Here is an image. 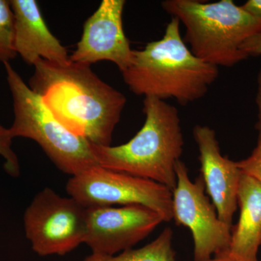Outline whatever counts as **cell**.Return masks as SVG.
Returning a JSON list of instances; mask_svg holds the SVG:
<instances>
[{"label":"cell","instance_id":"obj_1","mask_svg":"<svg viewBox=\"0 0 261 261\" xmlns=\"http://www.w3.org/2000/svg\"><path fill=\"white\" fill-rule=\"evenodd\" d=\"M34 66L29 87L56 119L93 145H111L126 106L125 96L100 80L90 65L39 59Z\"/></svg>","mask_w":261,"mask_h":261},{"label":"cell","instance_id":"obj_2","mask_svg":"<svg viewBox=\"0 0 261 261\" xmlns=\"http://www.w3.org/2000/svg\"><path fill=\"white\" fill-rule=\"evenodd\" d=\"M121 73L137 95L175 99L186 106L205 95L219 68L192 53L181 37L179 20L172 17L163 37L134 50L132 64Z\"/></svg>","mask_w":261,"mask_h":261},{"label":"cell","instance_id":"obj_3","mask_svg":"<svg viewBox=\"0 0 261 261\" xmlns=\"http://www.w3.org/2000/svg\"><path fill=\"white\" fill-rule=\"evenodd\" d=\"M143 106L145 123L132 140L115 147L91 143L92 152L102 167L152 180L173 192L185 144L178 110L152 97H145Z\"/></svg>","mask_w":261,"mask_h":261},{"label":"cell","instance_id":"obj_4","mask_svg":"<svg viewBox=\"0 0 261 261\" xmlns=\"http://www.w3.org/2000/svg\"><path fill=\"white\" fill-rule=\"evenodd\" d=\"M161 5L185 25V41L190 44L192 53L216 67H232L246 60L240 47L261 30V19L232 0H166Z\"/></svg>","mask_w":261,"mask_h":261},{"label":"cell","instance_id":"obj_5","mask_svg":"<svg viewBox=\"0 0 261 261\" xmlns=\"http://www.w3.org/2000/svg\"><path fill=\"white\" fill-rule=\"evenodd\" d=\"M3 64L13 101V139L35 141L58 169L72 176L99 166L90 142L65 128L11 64Z\"/></svg>","mask_w":261,"mask_h":261},{"label":"cell","instance_id":"obj_6","mask_svg":"<svg viewBox=\"0 0 261 261\" xmlns=\"http://www.w3.org/2000/svg\"><path fill=\"white\" fill-rule=\"evenodd\" d=\"M66 191L86 207L140 205L157 212L163 221L173 219L172 192L167 187L100 166L72 176Z\"/></svg>","mask_w":261,"mask_h":261},{"label":"cell","instance_id":"obj_7","mask_svg":"<svg viewBox=\"0 0 261 261\" xmlns=\"http://www.w3.org/2000/svg\"><path fill=\"white\" fill-rule=\"evenodd\" d=\"M23 224L25 236L36 253L63 256L84 243L87 207L46 187L27 207Z\"/></svg>","mask_w":261,"mask_h":261},{"label":"cell","instance_id":"obj_8","mask_svg":"<svg viewBox=\"0 0 261 261\" xmlns=\"http://www.w3.org/2000/svg\"><path fill=\"white\" fill-rule=\"evenodd\" d=\"M177 185L172 192L173 219L186 226L193 238L194 261H207L213 255L228 251L231 228L219 219L212 202L206 196L200 175L192 182L181 160L175 166Z\"/></svg>","mask_w":261,"mask_h":261},{"label":"cell","instance_id":"obj_9","mask_svg":"<svg viewBox=\"0 0 261 261\" xmlns=\"http://www.w3.org/2000/svg\"><path fill=\"white\" fill-rule=\"evenodd\" d=\"M163 221L161 215L143 205L87 207L84 244L92 253L115 255L147 238Z\"/></svg>","mask_w":261,"mask_h":261},{"label":"cell","instance_id":"obj_10","mask_svg":"<svg viewBox=\"0 0 261 261\" xmlns=\"http://www.w3.org/2000/svg\"><path fill=\"white\" fill-rule=\"evenodd\" d=\"M124 0H102L84 25L83 34L70 61L91 65L99 61L116 64L121 72L132 64L134 49L123 27Z\"/></svg>","mask_w":261,"mask_h":261},{"label":"cell","instance_id":"obj_11","mask_svg":"<svg viewBox=\"0 0 261 261\" xmlns=\"http://www.w3.org/2000/svg\"><path fill=\"white\" fill-rule=\"evenodd\" d=\"M194 138L200 152L201 176L219 219L232 227L238 207V192L242 172L238 163L223 156L216 132L210 127L196 125Z\"/></svg>","mask_w":261,"mask_h":261},{"label":"cell","instance_id":"obj_12","mask_svg":"<svg viewBox=\"0 0 261 261\" xmlns=\"http://www.w3.org/2000/svg\"><path fill=\"white\" fill-rule=\"evenodd\" d=\"M13 13L14 48L27 64L39 59L64 65L70 59L66 49L49 31L35 0H10Z\"/></svg>","mask_w":261,"mask_h":261},{"label":"cell","instance_id":"obj_13","mask_svg":"<svg viewBox=\"0 0 261 261\" xmlns=\"http://www.w3.org/2000/svg\"><path fill=\"white\" fill-rule=\"evenodd\" d=\"M240 216L231 228L228 254L238 261H259L261 245V185L243 173L238 192Z\"/></svg>","mask_w":261,"mask_h":261},{"label":"cell","instance_id":"obj_14","mask_svg":"<svg viewBox=\"0 0 261 261\" xmlns=\"http://www.w3.org/2000/svg\"><path fill=\"white\" fill-rule=\"evenodd\" d=\"M172 239V229L167 227L152 243L141 248L128 249L117 255L92 253L84 261H176Z\"/></svg>","mask_w":261,"mask_h":261},{"label":"cell","instance_id":"obj_15","mask_svg":"<svg viewBox=\"0 0 261 261\" xmlns=\"http://www.w3.org/2000/svg\"><path fill=\"white\" fill-rule=\"evenodd\" d=\"M16 56L13 11L10 1L0 0V62L10 63Z\"/></svg>","mask_w":261,"mask_h":261},{"label":"cell","instance_id":"obj_16","mask_svg":"<svg viewBox=\"0 0 261 261\" xmlns=\"http://www.w3.org/2000/svg\"><path fill=\"white\" fill-rule=\"evenodd\" d=\"M13 140L9 128L0 123V155L4 159V168L10 176L18 177L20 172V164L18 156L12 148Z\"/></svg>","mask_w":261,"mask_h":261},{"label":"cell","instance_id":"obj_17","mask_svg":"<svg viewBox=\"0 0 261 261\" xmlns=\"http://www.w3.org/2000/svg\"><path fill=\"white\" fill-rule=\"evenodd\" d=\"M237 163L242 172L253 178L261 185V139H258L257 146L251 154L246 159L238 161Z\"/></svg>","mask_w":261,"mask_h":261},{"label":"cell","instance_id":"obj_18","mask_svg":"<svg viewBox=\"0 0 261 261\" xmlns=\"http://www.w3.org/2000/svg\"><path fill=\"white\" fill-rule=\"evenodd\" d=\"M240 49L246 55L247 58L261 56V30L248 38L242 44Z\"/></svg>","mask_w":261,"mask_h":261},{"label":"cell","instance_id":"obj_19","mask_svg":"<svg viewBox=\"0 0 261 261\" xmlns=\"http://www.w3.org/2000/svg\"><path fill=\"white\" fill-rule=\"evenodd\" d=\"M242 8L252 16L261 19V0H248Z\"/></svg>","mask_w":261,"mask_h":261},{"label":"cell","instance_id":"obj_20","mask_svg":"<svg viewBox=\"0 0 261 261\" xmlns=\"http://www.w3.org/2000/svg\"><path fill=\"white\" fill-rule=\"evenodd\" d=\"M256 103L258 108V121L257 123V129L258 130V139H261V69L257 76V93Z\"/></svg>","mask_w":261,"mask_h":261},{"label":"cell","instance_id":"obj_21","mask_svg":"<svg viewBox=\"0 0 261 261\" xmlns=\"http://www.w3.org/2000/svg\"><path fill=\"white\" fill-rule=\"evenodd\" d=\"M207 261H238L233 259L231 255L228 254V251L221 252L213 257L211 260Z\"/></svg>","mask_w":261,"mask_h":261}]
</instances>
